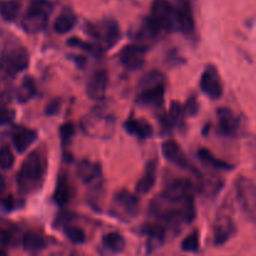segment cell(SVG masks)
Returning a JSON list of instances; mask_svg holds the SVG:
<instances>
[{
  "instance_id": "6da1fadb",
  "label": "cell",
  "mask_w": 256,
  "mask_h": 256,
  "mask_svg": "<svg viewBox=\"0 0 256 256\" xmlns=\"http://www.w3.org/2000/svg\"><path fill=\"white\" fill-rule=\"evenodd\" d=\"M46 172V159L40 150H34L26 156L16 175L22 194H32L39 190Z\"/></svg>"
},
{
  "instance_id": "7a4b0ae2",
  "label": "cell",
  "mask_w": 256,
  "mask_h": 256,
  "mask_svg": "<svg viewBox=\"0 0 256 256\" xmlns=\"http://www.w3.org/2000/svg\"><path fill=\"white\" fill-rule=\"evenodd\" d=\"M176 28L174 5L169 0H154L150 9V15L144 22V32L148 36L155 38L169 34Z\"/></svg>"
},
{
  "instance_id": "3957f363",
  "label": "cell",
  "mask_w": 256,
  "mask_h": 256,
  "mask_svg": "<svg viewBox=\"0 0 256 256\" xmlns=\"http://www.w3.org/2000/svg\"><path fill=\"white\" fill-rule=\"evenodd\" d=\"M52 12V4L49 0H30L26 12L22 20V29L26 32H40L46 28Z\"/></svg>"
},
{
  "instance_id": "277c9868",
  "label": "cell",
  "mask_w": 256,
  "mask_h": 256,
  "mask_svg": "<svg viewBox=\"0 0 256 256\" xmlns=\"http://www.w3.org/2000/svg\"><path fill=\"white\" fill-rule=\"evenodd\" d=\"M29 66V52L22 45L9 44L0 55V72L6 76H14Z\"/></svg>"
},
{
  "instance_id": "5b68a950",
  "label": "cell",
  "mask_w": 256,
  "mask_h": 256,
  "mask_svg": "<svg viewBox=\"0 0 256 256\" xmlns=\"http://www.w3.org/2000/svg\"><path fill=\"white\" fill-rule=\"evenodd\" d=\"M86 32L98 40L102 50H109L120 39V28L115 20L104 19L96 22H88Z\"/></svg>"
},
{
  "instance_id": "8992f818",
  "label": "cell",
  "mask_w": 256,
  "mask_h": 256,
  "mask_svg": "<svg viewBox=\"0 0 256 256\" xmlns=\"http://www.w3.org/2000/svg\"><path fill=\"white\" fill-rule=\"evenodd\" d=\"M235 190L242 212L256 224V182L250 178L240 176L235 182Z\"/></svg>"
},
{
  "instance_id": "52a82bcc",
  "label": "cell",
  "mask_w": 256,
  "mask_h": 256,
  "mask_svg": "<svg viewBox=\"0 0 256 256\" xmlns=\"http://www.w3.org/2000/svg\"><path fill=\"white\" fill-rule=\"evenodd\" d=\"M175 20L176 26L185 35L195 32V18L192 0H175Z\"/></svg>"
},
{
  "instance_id": "ba28073f",
  "label": "cell",
  "mask_w": 256,
  "mask_h": 256,
  "mask_svg": "<svg viewBox=\"0 0 256 256\" xmlns=\"http://www.w3.org/2000/svg\"><path fill=\"white\" fill-rule=\"evenodd\" d=\"M200 89L212 99H220L222 95V82L219 72L214 65H208L200 79Z\"/></svg>"
},
{
  "instance_id": "9c48e42d",
  "label": "cell",
  "mask_w": 256,
  "mask_h": 256,
  "mask_svg": "<svg viewBox=\"0 0 256 256\" xmlns=\"http://www.w3.org/2000/svg\"><path fill=\"white\" fill-rule=\"evenodd\" d=\"M146 46L142 44H130L122 49L119 54L120 62L129 70H136L144 65Z\"/></svg>"
},
{
  "instance_id": "30bf717a",
  "label": "cell",
  "mask_w": 256,
  "mask_h": 256,
  "mask_svg": "<svg viewBox=\"0 0 256 256\" xmlns=\"http://www.w3.org/2000/svg\"><path fill=\"white\" fill-rule=\"evenodd\" d=\"M218 132L222 136H235L239 132L240 120L229 108H219L216 112Z\"/></svg>"
},
{
  "instance_id": "8fae6325",
  "label": "cell",
  "mask_w": 256,
  "mask_h": 256,
  "mask_svg": "<svg viewBox=\"0 0 256 256\" xmlns=\"http://www.w3.org/2000/svg\"><path fill=\"white\" fill-rule=\"evenodd\" d=\"M109 85V75L105 70H98L89 78L86 84V95L92 100L104 99Z\"/></svg>"
},
{
  "instance_id": "7c38bea8",
  "label": "cell",
  "mask_w": 256,
  "mask_h": 256,
  "mask_svg": "<svg viewBox=\"0 0 256 256\" xmlns=\"http://www.w3.org/2000/svg\"><path fill=\"white\" fill-rule=\"evenodd\" d=\"M236 232V225L232 216L224 214L216 218L214 225V242L215 245H222L232 239Z\"/></svg>"
},
{
  "instance_id": "4fadbf2b",
  "label": "cell",
  "mask_w": 256,
  "mask_h": 256,
  "mask_svg": "<svg viewBox=\"0 0 256 256\" xmlns=\"http://www.w3.org/2000/svg\"><path fill=\"white\" fill-rule=\"evenodd\" d=\"M162 150L168 162L182 169H190V162L186 154L175 140H165L162 145Z\"/></svg>"
},
{
  "instance_id": "5bb4252c",
  "label": "cell",
  "mask_w": 256,
  "mask_h": 256,
  "mask_svg": "<svg viewBox=\"0 0 256 256\" xmlns=\"http://www.w3.org/2000/svg\"><path fill=\"white\" fill-rule=\"evenodd\" d=\"M165 96V84L155 85V86L145 88L142 89L140 94L138 95L136 100L139 104L145 106H162L164 102Z\"/></svg>"
},
{
  "instance_id": "9a60e30c",
  "label": "cell",
  "mask_w": 256,
  "mask_h": 256,
  "mask_svg": "<svg viewBox=\"0 0 256 256\" xmlns=\"http://www.w3.org/2000/svg\"><path fill=\"white\" fill-rule=\"evenodd\" d=\"M76 174L79 179L85 184L95 182L102 175V169L98 162H92L89 159H82L76 165Z\"/></svg>"
},
{
  "instance_id": "2e32d148",
  "label": "cell",
  "mask_w": 256,
  "mask_h": 256,
  "mask_svg": "<svg viewBox=\"0 0 256 256\" xmlns=\"http://www.w3.org/2000/svg\"><path fill=\"white\" fill-rule=\"evenodd\" d=\"M155 182H156V162L150 160L145 166L144 174L142 175L139 182L135 185V190H136L138 194H148L154 188Z\"/></svg>"
},
{
  "instance_id": "e0dca14e",
  "label": "cell",
  "mask_w": 256,
  "mask_h": 256,
  "mask_svg": "<svg viewBox=\"0 0 256 256\" xmlns=\"http://www.w3.org/2000/svg\"><path fill=\"white\" fill-rule=\"evenodd\" d=\"M115 202L122 208L124 212L128 215L134 216L138 212H139V198L132 192H128V190H120L115 194L114 196Z\"/></svg>"
},
{
  "instance_id": "ac0fdd59",
  "label": "cell",
  "mask_w": 256,
  "mask_h": 256,
  "mask_svg": "<svg viewBox=\"0 0 256 256\" xmlns=\"http://www.w3.org/2000/svg\"><path fill=\"white\" fill-rule=\"evenodd\" d=\"M38 132L35 130L22 128V129L15 132V134L12 135V144H14L18 152H24L34 144Z\"/></svg>"
},
{
  "instance_id": "d6986e66",
  "label": "cell",
  "mask_w": 256,
  "mask_h": 256,
  "mask_svg": "<svg viewBox=\"0 0 256 256\" xmlns=\"http://www.w3.org/2000/svg\"><path fill=\"white\" fill-rule=\"evenodd\" d=\"M72 185H70L69 178L65 174H60L58 178L56 188H55L54 192V200L56 204L59 205H65L70 202V198H72Z\"/></svg>"
},
{
  "instance_id": "ffe728a7",
  "label": "cell",
  "mask_w": 256,
  "mask_h": 256,
  "mask_svg": "<svg viewBox=\"0 0 256 256\" xmlns=\"http://www.w3.org/2000/svg\"><path fill=\"white\" fill-rule=\"evenodd\" d=\"M125 130L129 132L130 135L140 138V139H145V138L152 136V125L146 122L145 120L142 119H130L124 124Z\"/></svg>"
},
{
  "instance_id": "44dd1931",
  "label": "cell",
  "mask_w": 256,
  "mask_h": 256,
  "mask_svg": "<svg viewBox=\"0 0 256 256\" xmlns=\"http://www.w3.org/2000/svg\"><path fill=\"white\" fill-rule=\"evenodd\" d=\"M76 25V15L72 10H64L54 22V30L58 34H66Z\"/></svg>"
},
{
  "instance_id": "7402d4cb",
  "label": "cell",
  "mask_w": 256,
  "mask_h": 256,
  "mask_svg": "<svg viewBox=\"0 0 256 256\" xmlns=\"http://www.w3.org/2000/svg\"><path fill=\"white\" fill-rule=\"evenodd\" d=\"M36 95V84L32 76H25L16 92V98L19 102H26Z\"/></svg>"
},
{
  "instance_id": "603a6c76",
  "label": "cell",
  "mask_w": 256,
  "mask_h": 256,
  "mask_svg": "<svg viewBox=\"0 0 256 256\" xmlns=\"http://www.w3.org/2000/svg\"><path fill=\"white\" fill-rule=\"evenodd\" d=\"M22 246L28 252H38L46 246V240L36 232H29L22 238Z\"/></svg>"
},
{
  "instance_id": "cb8c5ba5",
  "label": "cell",
  "mask_w": 256,
  "mask_h": 256,
  "mask_svg": "<svg viewBox=\"0 0 256 256\" xmlns=\"http://www.w3.org/2000/svg\"><path fill=\"white\" fill-rule=\"evenodd\" d=\"M198 155H199L200 160H202L204 164H206L208 166H212L214 168V169H219V170L232 169V165H230L229 162L218 159V158L214 156V155H212L208 149H200L199 152H198Z\"/></svg>"
},
{
  "instance_id": "d4e9b609",
  "label": "cell",
  "mask_w": 256,
  "mask_h": 256,
  "mask_svg": "<svg viewBox=\"0 0 256 256\" xmlns=\"http://www.w3.org/2000/svg\"><path fill=\"white\" fill-rule=\"evenodd\" d=\"M102 244L106 249L114 252H122L125 249V240L118 232H108L102 236Z\"/></svg>"
},
{
  "instance_id": "484cf974",
  "label": "cell",
  "mask_w": 256,
  "mask_h": 256,
  "mask_svg": "<svg viewBox=\"0 0 256 256\" xmlns=\"http://www.w3.org/2000/svg\"><path fill=\"white\" fill-rule=\"evenodd\" d=\"M184 118L185 112L182 105L178 102H172V105H170L169 112L166 114V119L169 122L170 126H182L184 124Z\"/></svg>"
},
{
  "instance_id": "4316f807",
  "label": "cell",
  "mask_w": 256,
  "mask_h": 256,
  "mask_svg": "<svg viewBox=\"0 0 256 256\" xmlns=\"http://www.w3.org/2000/svg\"><path fill=\"white\" fill-rule=\"evenodd\" d=\"M19 10L20 4L16 0H4L0 2V14L8 22H12L16 19Z\"/></svg>"
},
{
  "instance_id": "83f0119b",
  "label": "cell",
  "mask_w": 256,
  "mask_h": 256,
  "mask_svg": "<svg viewBox=\"0 0 256 256\" xmlns=\"http://www.w3.org/2000/svg\"><path fill=\"white\" fill-rule=\"evenodd\" d=\"M142 232L146 235L148 238L152 240H156V242H162L165 239V235H166V230L162 225L155 224V222H149V224H145L142 226Z\"/></svg>"
},
{
  "instance_id": "f1b7e54d",
  "label": "cell",
  "mask_w": 256,
  "mask_h": 256,
  "mask_svg": "<svg viewBox=\"0 0 256 256\" xmlns=\"http://www.w3.org/2000/svg\"><path fill=\"white\" fill-rule=\"evenodd\" d=\"M165 84V76L162 72H158V70H152L148 74L142 76V82H140V89H145V88L155 86V85Z\"/></svg>"
},
{
  "instance_id": "f546056e",
  "label": "cell",
  "mask_w": 256,
  "mask_h": 256,
  "mask_svg": "<svg viewBox=\"0 0 256 256\" xmlns=\"http://www.w3.org/2000/svg\"><path fill=\"white\" fill-rule=\"evenodd\" d=\"M68 44H69L70 46H75L78 48V49L85 50V52L94 55H100L104 52V50L99 46V44H92V42H84V40L78 39V38H72V39H69L68 40Z\"/></svg>"
},
{
  "instance_id": "4dcf8cb0",
  "label": "cell",
  "mask_w": 256,
  "mask_h": 256,
  "mask_svg": "<svg viewBox=\"0 0 256 256\" xmlns=\"http://www.w3.org/2000/svg\"><path fill=\"white\" fill-rule=\"evenodd\" d=\"M15 162V156L12 150L8 145L0 148V169L10 170Z\"/></svg>"
},
{
  "instance_id": "1f68e13d",
  "label": "cell",
  "mask_w": 256,
  "mask_h": 256,
  "mask_svg": "<svg viewBox=\"0 0 256 256\" xmlns=\"http://www.w3.org/2000/svg\"><path fill=\"white\" fill-rule=\"evenodd\" d=\"M64 232L68 236V239L72 242H74V244H82V242H85V238H86L84 230L78 226H72V225L65 226Z\"/></svg>"
},
{
  "instance_id": "d6a6232c",
  "label": "cell",
  "mask_w": 256,
  "mask_h": 256,
  "mask_svg": "<svg viewBox=\"0 0 256 256\" xmlns=\"http://www.w3.org/2000/svg\"><path fill=\"white\" fill-rule=\"evenodd\" d=\"M182 249L188 252H196L199 250V232H192L182 242Z\"/></svg>"
},
{
  "instance_id": "836d02e7",
  "label": "cell",
  "mask_w": 256,
  "mask_h": 256,
  "mask_svg": "<svg viewBox=\"0 0 256 256\" xmlns=\"http://www.w3.org/2000/svg\"><path fill=\"white\" fill-rule=\"evenodd\" d=\"M75 132H76V129H75V125L72 122H65L64 125H62L60 126V138H62V142L64 144L69 142L70 139L75 135Z\"/></svg>"
},
{
  "instance_id": "e575fe53",
  "label": "cell",
  "mask_w": 256,
  "mask_h": 256,
  "mask_svg": "<svg viewBox=\"0 0 256 256\" xmlns=\"http://www.w3.org/2000/svg\"><path fill=\"white\" fill-rule=\"evenodd\" d=\"M184 112L185 115H189V116H194L198 114V100L195 99V96H192L188 99L186 104H185Z\"/></svg>"
},
{
  "instance_id": "d590c367",
  "label": "cell",
  "mask_w": 256,
  "mask_h": 256,
  "mask_svg": "<svg viewBox=\"0 0 256 256\" xmlns=\"http://www.w3.org/2000/svg\"><path fill=\"white\" fill-rule=\"evenodd\" d=\"M14 115V112H12V110L5 109V108H0V126L12 122Z\"/></svg>"
},
{
  "instance_id": "8d00e7d4",
  "label": "cell",
  "mask_w": 256,
  "mask_h": 256,
  "mask_svg": "<svg viewBox=\"0 0 256 256\" xmlns=\"http://www.w3.org/2000/svg\"><path fill=\"white\" fill-rule=\"evenodd\" d=\"M60 105H62V102H60L59 99L52 100V102L46 105V110H45V112H46L48 115L58 114L60 110Z\"/></svg>"
},
{
  "instance_id": "74e56055",
  "label": "cell",
  "mask_w": 256,
  "mask_h": 256,
  "mask_svg": "<svg viewBox=\"0 0 256 256\" xmlns=\"http://www.w3.org/2000/svg\"><path fill=\"white\" fill-rule=\"evenodd\" d=\"M5 189H6V182H5V179L4 178L0 175V196H2V194H4Z\"/></svg>"
},
{
  "instance_id": "f35d334b",
  "label": "cell",
  "mask_w": 256,
  "mask_h": 256,
  "mask_svg": "<svg viewBox=\"0 0 256 256\" xmlns=\"http://www.w3.org/2000/svg\"><path fill=\"white\" fill-rule=\"evenodd\" d=\"M0 256H8L6 252H5L4 249H0Z\"/></svg>"
}]
</instances>
